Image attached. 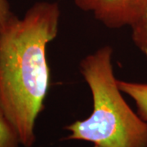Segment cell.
<instances>
[{
  "mask_svg": "<svg viewBox=\"0 0 147 147\" xmlns=\"http://www.w3.org/2000/svg\"><path fill=\"white\" fill-rule=\"evenodd\" d=\"M60 18L57 2H37L0 34V100L25 147L36 141L35 122L50 86L47 47Z\"/></svg>",
  "mask_w": 147,
  "mask_h": 147,
  "instance_id": "cell-1",
  "label": "cell"
},
{
  "mask_svg": "<svg viewBox=\"0 0 147 147\" xmlns=\"http://www.w3.org/2000/svg\"><path fill=\"white\" fill-rule=\"evenodd\" d=\"M113 47L105 45L79 62L88 85L92 111L65 129L64 140L84 141L94 147H147V122L135 113L123 96L113 66Z\"/></svg>",
  "mask_w": 147,
  "mask_h": 147,
  "instance_id": "cell-2",
  "label": "cell"
},
{
  "mask_svg": "<svg viewBox=\"0 0 147 147\" xmlns=\"http://www.w3.org/2000/svg\"><path fill=\"white\" fill-rule=\"evenodd\" d=\"M80 10L91 13L109 29L130 26L147 7V0H74Z\"/></svg>",
  "mask_w": 147,
  "mask_h": 147,
  "instance_id": "cell-3",
  "label": "cell"
},
{
  "mask_svg": "<svg viewBox=\"0 0 147 147\" xmlns=\"http://www.w3.org/2000/svg\"><path fill=\"white\" fill-rule=\"evenodd\" d=\"M118 85L123 93L134 100L138 115L147 122V84L118 79Z\"/></svg>",
  "mask_w": 147,
  "mask_h": 147,
  "instance_id": "cell-4",
  "label": "cell"
},
{
  "mask_svg": "<svg viewBox=\"0 0 147 147\" xmlns=\"http://www.w3.org/2000/svg\"><path fill=\"white\" fill-rule=\"evenodd\" d=\"M20 137L0 100V147H19Z\"/></svg>",
  "mask_w": 147,
  "mask_h": 147,
  "instance_id": "cell-5",
  "label": "cell"
},
{
  "mask_svg": "<svg viewBox=\"0 0 147 147\" xmlns=\"http://www.w3.org/2000/svg\"><path fill=\"white\" fill-rule=\"evenodd\" d=\"M130 27L134 44L147 57V7Z\"/></svg>",
  "mask_w": 147,
  "mask_h": 147,
  "instance_id": "cell-6",
  "label": "cell"
},
{
  "mask_svg": "<svg viewBox=\"0 0 147 147\" xmlns=\"http://www.w3.org/2000/svg\"><path fill=\"white\" fill-rule=\"evenodd\" d=\"M17 18L11 10L8 0H0V34Z\"/></svg>",
  "mask_w": 147,
  "mask_h": 147,
  "instance_id": "cell-7",
  "label": "cell"
},
{
  "mask_svg": "<svg viewBox=\"0 0 147 147\" xmlns=\"http://www.w3.org/2000/svg\"><path fill=\"white\" fill-rule=\"evenodd\" d=\"M93 147H94V146H93Z\"/></svg>",
  "mask_w": 147,
  "mask_h": 147,
  "instance_id": "cell-8",
  "label": "cell"
}]
</instances>
